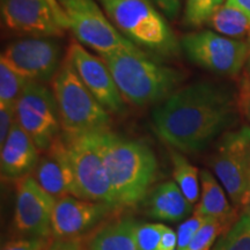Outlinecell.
Returning <instances> with one entry per match:
<instances>
[{
	"label": "cell",
	"mask_w": 250,
	"mask_h": 250,
	"mask_svg": "<svg viewBox=\"0 0 250 250\" xmlns=\"http://www.w3.org/2000/svg\"><path fill=\"white\" fill-rule=\"evenodd\" d=\"M239 108L229 87L198 81L175 90L152 112L153 129L181 153H199L235 124Z\"/></svg>",
	"instance_id": "obj_1"
},
{
	"label": "cell",
	"mask_w": 250,
	"mask_h": 250,
	"mask_svg": "<svg viewBox=\"0 0 250 250\" xmlns=\"http://www.w3.org/2000/svg\"><path fill=\"white\" fill-rule=\"evenodd\" d=\"M100 148L117 206H133L143 201L158 173L152 149L111 131L100 133Z\"/></svg>",
	"instance_id": "obj_2"
},
{
	"label": "cell",
	"mask_w": 250,
	"mask_h": 250,
	"mask_svg": "<svg viewBox=\"0 0 250 250\" xmlns=\"http://www.w3.org/2000/svg\"><path fill=\"white\" fill-rule=\"evenodd\" d=\"M107 64L124 100L137 107L164 101L175 92L182 73L153 61L139 46L100 55Z\"/></svg>",
	"instance_id": "obj_3"
},
{
	"label": "cell",
	"mask_w": 250,
	"mask_h": 250,
	"mask_svg": "<svg viewBox=\"0 0 250 250\" xmlns=\"http://www.w3.org/2000/svg\"><path fill=\"white\" fill-rule=\"evenodd\" d=\"M111 23L137 46L174 56L181 44L152 0H98Z\"/></svg>",
	"instance_id": "obj_4"
},
{
	"label": "cell",
	"mask_w": 250,
	"mask_h": 250,
	"mask_svg": "<svg viewBox=\"0 0 250 250\" xmlns=\"http://www.w3.org/2000/svg\"><path fill=\"white\" fill-rule=\"evenodd\" d=\"M52 92L65 136L110 131V115L85 86L67 56L52 79Z\"/></svg>",
	"instance_id": "obj_5"
},
{
	"label": "cell",
	"mask_w": 250,
	"mask_h": 250,
	"mask_svg": "<svg viewBox=\"0 0 250 250\" xmlns=\"http://www.w3.org/2000/svg\"><path fill=\"white\" fill-rule=\"evenodd\" d=\"M250 125L227 131L220 137L210 167L234 208L242 210L250 199Z\"/></svg>",
	"instance_id": "obj_6"
},
{
	"label": "cell",
	"mask_w": 250,
	"mask_h": 250,
	"mask_svg": "<svg viewBox=\"0 0 250 250\" xmlns=\"http://www.w3.org/2000/svg\"><path fill=\"white\" fill-rule=\"evenodd\" d=\"M180 44L190 62L220 76H237L250 55L248 41L229 39L213 30L187 34Z\"/></svg>",
	"instance_id": "obj_7"
},
{
	"label": "cell",
	"mask_w": 250,
	"mask_h": 250,
	"mask_svg": "<svg viewBox=\"0 0 250 250\" xmlns=\"http://www.w3.org/2000/svg\"><path fill=\"white\" fill-rule=\"evenodd\" d=\"M100 133L64 136L81 199L116 206L110 181L100 148Z\"/></svg>",
	"instance_id": "obj_8"
},
{
	"label": "cell",
	"mask_w": 250,
	"mask_h": 250,
	"mask_svg": "<svg viewBox=\"0 0 250 250\" xmlns=\"http://www.w3.org/2000/svg\"><path fill=\"white\" fill-rule=\"evenodd\" d=\"M17 121L31 137L40 152H46L62 134L54 92L40 81H28L15 107Z\"/></svg>",
	"instance_id": "obj_9"
},
{
	"label": "cell",
	"mask_w": 250,
	"mask_h": 250,
	"mask_svg": "<svg viewBox=\"0 0 250 250\" xmlns=\"http://www.w3.org/2000/svg\"><path fill=\"white\" fill-rule=\"evenodd\" d=\"M66 14L70 29L81 44L100 55L133 46L104 14L96 0H58Z\"/></svg>",
	"instance_id": "obj_10"
},
{
	"label": "cell",
	"mask_w": 250,
	"mask_h": 250,
	"mask_svg": "<svg viewBox=\"0 0 250 250\" xmlns=\"http://www.w3.org/2000/svg\"><path fill=\"white\" fill-rule=\"evenodd\" d=\"M62 59V45L52 37L33 36L13 41L2 51L0 62L29 81L54 79Z\"/></svg>",
	"instance_id": "obj_11"
},
{
	"label": "cell",
	"mask_w": 250,
	"mask_h": 250,
	"mask_svg": "<svg viewBox=\"0 0 250 250\" xmlns=\"http://www.w3.org/2000/svg\"><path fill=\"white\" fill-rule=\"evenodd\" d=\"M57 198L46 192L31 176L15 181L14 226L26 236L52 235V213Z\"/></svg>",
	"instance_id": "obj_12"
},
{
	"label": "cell",
	"mask_w": 250,
	"mask_h": 250,
	"mask_svg": "<svg viewBox=\"0 0 250 250\" xmlns=\"http://www.w3.org/2000/svg\"><path fill=\"white\" fill-rule=\"evenodd\" d=\"M66 56L78 76L105 110L112 114L124 111V98L110 70L101 58L87 51L79 42L71 43Z\"/></svg>",
	"instance_id": "obj_13"
},
{
	"label": "cell",
	"mask_w": 250,
	"mask_h": 250,
	"mask_svg": "<svg viewBox=\"0 0 250 250\" xmlns=\"http://www.w3.org/2000/svg\"><path fill=\"white\" fill-rule=\"evenodd\" d=\"M115 208L116 206L108 203L62 196L57 198L52 213V236L57 240L76 239L93 228Z\"/></svg>",
	"instance_id": "obj_14"
},
{
	"label": "cell",
	"mask_w": 250,
	"mask_h": 250,
	"mask_svg": "<svg viewBox=\"0 0 250 250\" xmlns=\"http://www.w3.org/2000/svg\"><path fill=\"white\" fill-rule=\"evenodd\" d=\"M1 18L9 30L31 36L62 37L64 30L45 0H0Z\"/></svg>",
	"instance_id": "obj_15"
},
{
	"label": "cell",
	"mask_w": 250,
	"mask_h": 250,
	"mask_svg": "<svg viewBox=\"0 0 250 250\" xmlns=\"http://www.w3.org/2000/svg\"><path fill=\"white\" fill-rule=\"evenodd\" d=\"M34 171V179L36 182L56 198H61L62 196H74L80 198L62 132L52 143L48 151L44 152V155L40 156L39 164Z\"/></svg>",
	"instance_id": "obj_16"
},
{
	"label": "cell",
	"mask_w": 250,
	"mask_h": 250,
	"mask_svg": "<svg viewBox=\"0 0 250 250\" xmlns=\"http://www.w3.org/2000/svg\"><path fill=\"white\" fill-rule=\"evenodd\" d=\"M39 160L40 149L17 121L1 146L0 169L2 179L17 181L26 176L35 169Z\"/></svg>",
	"instance_id": "obj_17"
},
{
	"label": "cell",
	"mask_w": 250,
	"mask_h": 250,
	"mask_svg": "<svg viewBox=\"0 0 250 250\" xmlns=\"http://www.w3.org/2000/svg\"><path fill=\"white\" fill-rule=\"evenodd\" d=\"M145 210L151 218L162 221H180L193 210V204L187 199L173 181L159 184L145 197Z\"/></svg>",
	"instance_id": "obj_18"
},
{
	"label": "cell",
	"mask_w": 250,
	"mask_h": 250,
	"mask_svg": "<svg viewBox=\"0 0 250 250\" xmlns=\"http://www.w3.org/2000/svg\"><path fill=\"white\" fill-rule=\"evenodd\" d=\"M195 213L219 220L228 228L237 221L236 208L229 204L224 187L208 170L201 171V198Z\"/></svg>",
	"instance_id": "obj_19"
},
{
	"label": "cell",
	"mask_w": 250,
	"mask_h": 250,
	"mask_svg": "<svg viewBox=\"0 0 250 250\" xmlns=\"http://www.w3.org/2000/svg\"><path fill=\"white\" fill-rule=\"evenodd\" d=\"M137 225L131 218L107 225L92 237L87 250H139L136 241Z\"/></svg>",
	"instance_id": "obj_20"
},
{
	"label": "cell",
	"mask_w": 250,
	"mask_h": 250,
	"mask_svg": "<svg viewBox=\"0 0 250 250\" xmlns=\"http://www.w3.org/2000/svg\"><path fill=\"white\" fill-rule=\"evenodd\" d=\"M208 26L215 33L234 40H250V19L241 9L226 1L215 11Z\"/></svg>",
	"instance_id": "obj_21"
},
{
	"label": "cell",
	"mask_w": 250,
	"mask_h": 250,
	"mask_svg": "<svg viewBox=\"0 0 250 250\" xmlns=\"http://www.w3.org/2000/svg\"><path fill=\"white\" fill-rule=\"evenodd\" d=\"M170 161L173 165L174 182L179 186L188 201L196 204L201 198V173L176 149L170 151Z\"/></svg>",
	"instance_id": "obj_22"
},
{
	"label": "cell",
	"mask_w": 250,
	"mask_h": 250,
	"mask_svg": "<svg viewBox=\"0 0 250 250\" xmlns=\"http://www.w3.org/2000/svg\"><path fill=\"white\" fill-rule=\"evenodd\" d=\"M28 81L0 62V107H17Z\"/></svg>",
	"instance_id": "obj_23"
},
{
	"label": "cell",
	"mask_w": 250,
	"mask_h": 250,
	"mask_svg": "<svg viewBox=\"0 0 250 250\" xmlns=\"http://www.w3.org/2000/svg\"><path fill=\"white\" fill-rule=\"evenodd\" d=\"M211 250H250V214H242Z\"/></svg>",
	"instance_id": "obj_24"
},
{
	"label": "cell",
	"mask_w": 250,
	"mask_h": 250,
	"mask_svg": "<svg viewBox=\"0 0 250 250\" xmlns=\"http://www.w3.org/2000/svg\"><path fill=\"white\" fill-rule=\"evenodd\" d=\"M227 0H187L184 8V23L198 28L208 24V20Z\"/></svg>",
	"instance_id": "obj_25"
},
{
	"label": "cell",
	"mask_w": 250,
	"mask_h": 250,
	"mask_svg": "<svg viewBox=\"0 0 250 250\" xmlns=\"http://www.w3.org/2000/svg\"><path fill=\"white\" fill-rule=\"evenodd\" d=\"M229 229L226 225L215 219L208 218L202 227L197 230L186 250H211L217 239Z\"/></svg>",
	"instance_id": "obj_26"
},
{
	"label": "cell",
	"mask_w": 250,
	"mask_h": 250,
	"mask_svg": "<svg viewBox=\"0 0 250 250\" xmlns=\"http://www.w3.org/2000/svg\"><path fill=\"white\" fill-rule=\"evenodd\" d=\"M167 226L164 224H138L136 241L139 250H158L161 236Z\"/></svg>",
	"instance_id": "obj_27"
},
{
	"label": "cell",
	"mask_w": 250,
	"mask_h": 250,
	"mask_svg": "<svg viewBox=\"0 0 250 250\" xmlns=\"http://www.w3.org/2000/svg\"><path fill=\"white\" fill-rule=\"evenodd\" d=\"M205 217L201 214L193 213L189 219H187L184 223H182L177 228V247L176 250H186L192 237L195 236L197 230L202 227V225L206 221Z\"/></svg>",
	"instance_id": "obj_28"
},
{
	"label": "cell",
	"mask_w": 250,
	"mask_h": 250,
	"mask_svg": "<svg viewBox=\"0 0 250 250\" xmlns=\"http://www.w3.org/2000/svg\"><path fill=\"white\" fill-rule=\"evenodd\" d=\"M48 245V239L45 237L26 236L4 243L1 250H44Z\"/></svg>",
	"instance_id": "obj_29"
},
{
	"label": "cell",
	"mask_w": 250,
	"mask_h": 250,
	"mask_svg": "<svg viewBox=\"0 0 250 250\" xmlns=\"http://www.w3.org/2000/svg\"><path fill=\"white\" fill-rule=\"evenodd\" d=\"M236 99L239 112L250 125V78L247 74L240 81Z\"/></svg>",
	"instance_id": "obj_30"
},
{
	"label": "cell",
	"mask_w": 250,
	"mask_h": 250,
	"mask_svg": "<svg viewBox=\"0 0 250 250\" xmlns=\"http://www.w3.org/2000/svg\"><path fill=\"white\" fill-rule=\"evenodd\" d=\"M15 122L17 114L15 108L0 107V145H4Z\"/></svg>",
	"instance_id": "obj_31"
},
{
	"label": "cell",
	"mask_w": 250,
	"mask_h": 250,
	"mask_svg": "<svg viewBox=\"0 0 250 250\" xmlns=\"http://www.w3.org/2000/svg\"><path fill=\"white\" fill-rule=\"evenodd\" d=\"M164 12L166 17L174 19L179 14L182 0H152Z\"/></svg>",
	"instance_id": "obj_32"
},
{
	"label": "cell",
	"mask_w": 250,
	"mask_h": 250,
	"mask_svg": "<svg viewBox=\"0 0 250 250\" xmlns=\"http://www.w3.org/2000/svg\"><path fill=\"white\" fill-rule=\"evenodd\" d=\"M177 247V235L171 228L167 226L162 234L158 250H176Z\"/></svg>",
	"instance_id": "obj_33"
},
{
	"label": "cell",
	"mask_w": 250,
	"mask_h": 250,
	"mask_svg": "<svg viewBox=\"0 0 250 250\" xmlns=\"http://www.w3.org/2000/svg\"><path fill=\"white\" fill-rule=\"evenodd\" d=\"M48 2V5L51 8L52 13H54V17L56 19V21L59 23L62 29H70V23H68V20L66 18V14L65 12L62 11L61 4L58 2V0H45Z\"/></svg>",
	"instance_id": "obj_34"
},
{
	"label": "cell",
	"mask_w": 250,
	"mask_h": 250,
	"mask_svg": "<svg viewBox=\"0 0 250 250\" xmlns=\"http://www.w3.org/2000/svg\"><path fill=\"white\" fill-rule=\"evenodd\" d=\"M74 239L57 240L52 245H48L44 250H83L81 242L73 241Z\"/></svg>",
	"instance_id": "obj_35"
},
{
	"label": "cell",
	"mask_w": 250,
	"mask_h": 250,
	"mask_svg": "<svg viewBox=\"0 0 250 250\" xmlns=\"http://www.w3.org/2000/svg\"><path fill=\"white\" fill-rule=\"evenodd\" d=\"M229 4H232L245 13L250 19V0H227Z\"/></svg>",
	"instance_id": "obj_36"
},
{
	"label": "cell",
	"mask_w": 250,
	"mask_h": 250,
	"mask_svg": "<svg viewBox=\"0 0 250 250\" xmlns=\"http://www.w3.org/2000/svg\"><path fill=\"white\" fill-rule=\"evenodd\" d=\"M243 214H250V199L248 202V204L245 206V208H243Z\"/></svg>",
	"instance_id": "obj_37"
},
{
	"label": "cell",
	"mask_w": 250,
	"mask_h": 250,
	"mask_svg": "<svg viewBox=\"0 0 250 250\" xmlns=\"http://www.w3.org/2000/svg\"><path fill=\"white\" fill-rule=\"evenodd\" d=\"M247 76L250 78V56H249L248 62H247Z\"/></svg>",
	"instance_id": "obj_38"
},
{
	"label": "cell",
	"mask_w": 250,
	"mask_h": 250,
	"mask_svg": "<svg viewBox=\"0 0 250 250\" xmlns=\"http://www.w3.org/2000/svg\"><path fill=\"white\" fill-rule=\"evenodd\" d=\"M249 161H250V153H249Z\"/></svg>",
	"instance_id": "obj_39"
},
{
	"label": "cell",
	"mask_w": 250,
	"mask_h": 250,
	"mask_svg": "<svg viewBox=\"0 0 250 250\" xmlns=\"http://www.w3.org/2000/svg\"><path fill=\"white\" fill-rule=\"evenodd\" d=\"M248 42H249V44H250V40H249V41H248Z\"/></svg>",
	"instance_id": "obj_40"
}]
</instances>
